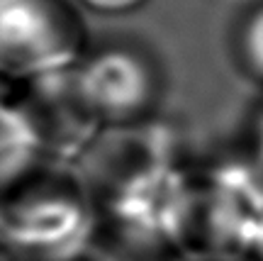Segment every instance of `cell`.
I'll use <instances>...</instances> for the list:
<instances>
[{
	"mask_svg": "<svg viewBox=\"0 0 263 261\" xmlns=\"http://www.w3.org/2000/svg\"><path fill=\"white\" fill-rule=\"evenodd\" d=\"M88 51L76 0H0V85L22 91L68 76Z\"/></svg>",
	"mask_w": 263,
	"mask_h": 261,
	"instance_id": "obj_3",
	"label": "cell"
},
{
	"mask_svg": "<svg viewBox=\"0 0 263 261\" xmlns=\"http://www.w3.org/2000/svg\"><path fill=\"white\" fill-rule=\"evenodd\" d=\"M244 144H246V151L251 154L254 164L258 166V171H261V176H263V105L256 110Z\"/></svg>",
	"mask_w": 263,
	"mask_h": 261,
	"instance_id": "obj_10",
	"label": "cell"
},
{
	"mask_svg": "<svg viewBox=\"0 0 263 261\" xmlns=\"http://www.w3.org/2000/svg\"><path fill=\"white\" fill-rule=\"evenodd\" d=\"M183 256L178 254L163 252V249H154L146 244H139L122 237V234L112 232L100 224V230L95 234V242L85 261H180Z\"/></svg>",
	"mask_w": 263,
	"mask_h": 261,
	"instance_id": "obj_8",
	"label": "cell"
},
{
	"mask_svg": "<svg viewBox=\"0 0 263 261\" xmlns=\"http://www.w3.org/2000/svg\"><path fill=\"white\" fill-rule=\"evenodd\" d=\"M100 213L71 168L47 166L0 200V242L12 261H85Z\"/></svg>",
	"mask_w": 263,
	"mask_h": 261,
	"instance_id": "obj_1",
	"label": "cell"
},
{
	"mask_svg": "<svg viewBox=\"0 0 263 261\" xmlns=\"http://www.w3.org/2000/svg\"><path fill=\"white\" fill-rule=\"evenodd\" d=\"M180 261H205V259H180Z\"/></svg>",
	"mask_w": 263,
	"mask_h": 261,
	"instance_id": "obj_11",
	"label": "cell"
},
{
	"mask_svg": "<svg viewBox=\"0 0 263 261\" xmlns=\"http://www.w3.org/2000/svg\"><path fill=\"white\" fill-rule=\"evenodd\" d=\"M261 261H263V259H261Z\"/></svg>",
	"mask_w": 263,
	"mask_h": 261,
	"instance_id": "obj_12",
	"label": "cell"
},
{
	"mask_svg": "<svg viewBox=\"0 0 263 261\" xmlns=\"http://www.w3.org/2000/svg\"><path fill=\"white\" fill-rule=\"evenodd\" d=\"M47 147L49 166L73 168L105 132L76 88L73 74L22 88Z\"/></svg>",
	"mask_w": 263,
	"mask_h": 261,
	"instance_id": "obj_5",
	"label": "cell"
},
{
	"mask_svg": "<svg viewBox=\"0 0 263 261\" xmlns=\"http://www.w3.org/2000/svg\"><path fill=\"white\" fill-rule=\"evenodd\" d=\"M234 56L241 74L263 88V0L246 10L234 32Z\"/></svg>",
	"mask_w": 263,
	"mask_h": 261,
	"instance_id": "obj_7",
	"label": "cell"
},
{
	"mask_svg": "<svg viewBox=\"0 0 263 261\" xmlns=\"http://www.w3.org/2000/svg\"><path fill=\"white\" fill-rule=\"evenodd\" d=\"M76 88L105 130L159 117L163 76L156 59L134 42L90 49L73 71Z\"/></svg>",
	"mask_w": 263,
	"mask_h": 261,
	"instance_id": "obj_4",
	"label": "cell"
},
{
	"mask_svg": "<svg viewBox=\"0 0 263 261\" xmlns=\"http://www.w3.org/2000/svg\"><path fill=\"white\" fill-rule=\"evenodd\" d=\"M49 166L39 125L20 91L0 85V200Z\"/></svg>",
	"mask_w": 263,
	"mask_h": 261,
	"instance_id": "obj_6",
	"label": "cell"
},
{
	"mask_svg": "<svg viewBox=\"0 0 263 261\" xmlns=\"http://www.w3.org/2000/svg\"><path fill=\"white\" fill-rule=\"evenodd\" d=\"M83 10L98 12V15H127L146 5L149 0H76Z\"/></svg>",
	"mask_w": 263,
	"mask_h": 261,
	"instance_id": "obj_9",
	"label": "cell"
},
{
	"mask_svg": "<svg viewBox=\"0 0 263 261\" xmlns=\"http://www.w3.org/2000/svg\"><path fill=\"white\" fill-rule=\"evenodd\" d=\"M183 259H263V176L244 147L197 168L195 215Z\"/></svg>",
	"mask_w": 263,
	"mask_h": 261,
	"instance_id": "obj_2",
	"label": "cell"
}]
</instances>
